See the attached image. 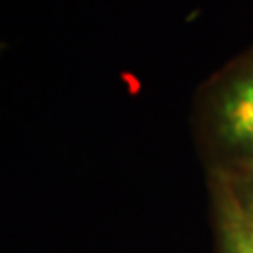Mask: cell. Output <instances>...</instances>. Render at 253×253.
I'll return each instance as SVG.
<instances>
[{
	"instance_id": "obj_2",
	"label": "cell",
	"mask_w": 253,
	"mask_h": 253,
	"mask_svg": "<svg viewBox=\"0 0 253 253\" xmlns=\"http://www.w3.org/2000/svg\"><path fill=\"white\" fill-rule=\"evenodd\" d=\"M216 253H253V231L246 225L223 180L207 172Z\"/></svg>"
},
{
	"instance_id": "obj_1",
	"label": "cell",
	"mask_w": 253,
	"mask_h": 253,
	"mask_svg": "<svg viewBox=\"0 0 253 253\" xmlns=\"http://www.w3.org/2000/svg\"><path fill=\"white\" fill-rule=\"evenodd\" d=\"M191 126L207 172L253 167V45L201 84Z\"/></svg>"
},
{
	"instance_id": "obj_3",
	"label": "cell",
	"mask_w": 253,
	"mask_h": 253,
	"mask_svg": "<svg viewBox=\"0 0 253 253\" xmlns=\"http://www.w3.org/2000/svg\"><path fill=\"white\" fill-rule=\"evenodd\" d=\"M210 172L217 174L223 180L246 225L253 231V167L227 172Z\"/></svg>"
}]
</instances>
